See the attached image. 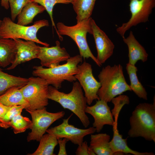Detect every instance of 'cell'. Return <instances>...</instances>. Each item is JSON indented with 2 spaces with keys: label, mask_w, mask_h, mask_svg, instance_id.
<instances>
[{
  "label": "cell",
  "mask_w": 155,
  "mask_h": 155,
  "mask_svg": "<svg viewBox=\"0 0 155 155\" xmlns=\"http://www.w3.org/2000/svg\"><path fill=\"white\" fill-rule=\"evenodd\" d=\"M98 77L101 84L97 92L100 100L108 103L124 92L131 91L125 80L123 67L120 64L103 67Z\"/></svg>",
  "instance_id": "2"
},
{
  "label": "cell",
  "mask_w": 155,
  "mask_h": 155,
  "mask_svg": "<svg viewBox=\"0 0 155 155\" xmlns=\"http://www.w3.org/2000/svg\"><path fill=\"white\" fill-rule=\"evenodd\" d=\"M152 103L138 104L130 117V128L128 132L131 137H142L155 142V98Z\"/></svg>",
  "instance_id": "1"
},
{
  "label": "cell",
  "mask_w": 155,
  "mask_h": 155,
  "mask_svg": "<svg viewBox=\"0 0 155 155\" xmlns=\"http://www.w3.org/2000/svg\"><path fill=\"white\" fill-rule=\"evenodd\" d=\"M67 62L52 68H45L42 66H34L32 75L42 78L56 88L61 87L65 80L74 82L77 80L75 75L79 71L78 65L82 62V57L80 55L70 57Z\"/></svg>",
  "instance_id": "4"
},
{
  "label": "cell",
  "mask_w": 155,
  "mask_h": 155,
  "mask_svg": "<svg viewBox=\"0 0 155 155\" xmlns=\"http://www.w3.org/2000/svg\"><path fill=\"white\" fill-rule=\"evenodd\" d=\"M90 17L77 23L75 25L69 26L62 22L57 24V34L61 40L62 35L67 36L73 40L76 44L79 51L80 55L84 59L91 58L99 67L102 65L92 53L86 39L87 33L91 34Z\"/></svg>",
  "instance_id": "5"
},
{
  "label": "cell",
  "mask_w": 155,
  "mask_h": 155,
  "mask_svg": "<svg viewBox=\"0 0 155 155\" xmlns=\"http://www.w3.org/2000/svg\"><path fill=\"white\" fill-rule=\"evenodd\" d=\"M16 47L11 39L0 38V66L5 67L11 64L16 54Z\"/></svg>",
  "instance_id": "19"
},
{
  "label": "cell",
  "mask_w": 155,
  "mask_h": 155,
  "mask_svg": "<svg viewBox=\"0 0 155 155\" xmlns=\"http://www.w3.org/2000/svg\"><path fill=\"white\" fill-rule=\"evenodd\" d=\"M22 87H12L0 95V103L8 106L25 105L29 104L24 98L21 90Z\"/></svg>",
  "instance_id": "20"
},
{
  "label": "cell",
  "mask_w": 155,
  "mask_h": 155,
  "mask_svg": "<svg viewBox=\"0 0 155 155\" xmlns=\"http://www.w3.org/2000/svg\"><path fill=\"white\" fill-rule=\"evenodd\" d=\"M131 17L129 20L117 28L123 37L126 32L133 26L147 22L155 6V0H130L129 5Z\"/></svg>",
  "instance_id": "9"
},
{
  "label": "cell",
  "mask_w": 155,
  "mask_h": 155,
  "mask_svg": "<svg viewBox=\"0 0 155 155\" xmlns=\"http://www.w3.org/2000/svg\"><path fill=\"white\" fill-rule=\"evenodd\" d=\"M31 1H33L32 0H9L11 20L13 21H14L23 8Z\"/></svg>",
  "instance_id": "29"
},
{
  "label": "cell",
  "mask_w": 155,
  "mask_h": 155,
  "mask_svg": "<svg viewBox=\"0 0 155 155\" xmlns=\"http://www.w3.org/2000/svg\"><path fill=\"white\" fill-rule=\"evenodd\" d=\"M126 69L129 77L130 81L129 86L131 91L140 98L147 100V92L139 81L137 75V67L135 65H132L128 63L126 64Z\"/></svg>",
  "instance_id": "23"
},
{
  "label": "cell",
  "mask_w": 155,
  "mask_h": 155,
  "mask_svg": "<svg viewBox=\"0 0 155 155\" xmlns=\"http://www.w3.org/2000/svg\"><path fill=\"white\" fill-rule=\"evenodd\" d=\"M49 26L48 21L45 19L37 21L33 25L26 26L15 23L10 18L5 17L0 24V38L22 39L49 47V44L40 41L37 36L39 29Z\"/></svg>",
  "instance_id": "6"
},
{
  "label": "cell",
  "mask_w": 155,
  "mask_h": 155,
  "mask_svg": "<svg viewBox=\"0 0 155 155\" xmlns=\"http://www.w3.org/2000/svg\"><path fill=\"white\" fill-rule=\"evenodd\" d=\"M28 79L27 84L21 88L23 96L29 104L25 109L32 111L44 108L49 104V85L45 80L38 77Z\"/></svg>",
  "instance_id": "7"
},
{
  "label": "cell",
  "mask_w": 155,
  "mask_h": 155,
  "mask_svg": "<svg viewBox=\"0 0 155 155\" xmlns=\"http://www.w3.org/2000/svg\"><path fill=\"white\" fill-rule=\"evenodd\" d=\"M119 115H113L115 119L113 127V136L110 142L111 148L115 155H123L124 154H131L134 155H154L150 152H140L131 149L127 145V138L123 139L118 128V120Z\"/></svg>",
  "instance_id": "16"
},
{
  "label": "cell",
  "mask_w": 155,
  "mask_h": 155,
  "mask_svg": "<svg viewBox=\"0 0 155 155\" xmlns=\"http://www.w3.org/2000/svg\"><path fill=\"white\" fill-rule=\"evenodd\" d=\"M78 67L79 71L75 76L84 91L87 104L90 105L94 100H100L97 92L101 84L94 77L90 64L84 61Z\"/></svg>",
  "instance_id": "11"
},
{
  "label": "cell",
  "mask_w": 155,
  "mask_h": 155,
  "mask_svg": "<svg viewBox=\"0 0 155 155\" xmlns=\"http://www.w3.org/2000/svg\"><path fill=\"white\" fill-rule=\"evenodd\" d=\"M85 112L94 118L93 127L98 133L101 131L104 125L113 126L114 124V120L110 108L107 102L104 100H98L93 105L87 106Z\"/></svg>",
  "instance_id": "14"
},
{
  "label": "cell",
  "mask_w": 155,
  "mask_h": 155,
  "mask_svg": "<svg viewBox=\"0 0 155 155\" xmlns=\"http://www.w3.org/2000/svg\"><path fill=\"white\" fill-rule=\"evenodd\" d=\"M25 105L11 106L0 122V127L4 129L9 127L8 124L13 117L17 115L21 114L22 110L26 109Z\"/></svg>",
  "instance_id": "28"
},
{
  "label": "cell",
  "mask_w": 155,
  "mask_h": 155,
  "mask_svg": "<svg viewBox=\"0 0 155 155\" xmlns=\"http://www.w3.org/2000/svg\"><path fill=\"white\" fill-rule=\"evenodd\" d=\"M90 146L96 155H115L110 145V136L106 133L91 134Z\"/></svg>",
  "instance_id": "18"
},
{
  "label": "cell",
  "mask_w": 155,
  "mask_h": 155,
  "mask_svg": "<svg viewBox=\"0 0 155 155\" xmlns=\"http://www.w3.org/2000/svg\"><path fill=\"white\" fill-rule=\"evenodd\" d=\"M96 0H73L71 3L77 14V23L91 17Z\"/></svg>",
  "instance_id": "22"
},
{
  "label": "cell",
  "mask_w": 155,
  "mask_h": 155,
  "mask_svg": "<svg viewBox=\"0 0 155 155\" xmlns=\"http://www.w3.org/2000/svg\"><path fill=\"white\" fill-rule=\"evenodd\" d=\"M48 98L59 104L64 108L72 112L79 118L85 127L89 126V119L85 112L87 100L78 82H73L72 89L68 93L60 92L52 86H49Z\"/></svg>",
  "instance_id": "3"
},
{
  "label": "cell",
  "mask_w": 155,
  "mask_h": 155,
  "mask_svg": "<svg viewBox=\"0 0 155 155\" xmlns=\"http://www.w3.org/2000/svg\"><path fill=\"white\" fill-rule=\"evenodd\" d=\"M122 38L123 41L128 48V63L135 65L139 60H141L143 62L147 60L148 54L144 47L135 38L131 31L127 37L124 36Z\"/></svg>",
  "instance_id": "17"
},
{
  "label": "cell",
  "mask_w": 155,
  "mask_h": 155,
  "mask_svg": "<svg viewBox=\"0 0 155 155\" xmlns=\"http://www.w3.org/2000/svg\"><path fill=\"white\" fill-rule=\"evenodd\" d=\"M9 0H1V5L5 9H7L9 7Z\"/></svg>",
  "instance_id": "33"
},
{
  "label": "cell",
  "mask_w": 155,
  "mask_h": 155,
  "mask_svg": "<svg viewBox=\"0 0 155 155\" xmlns=\"http://www.w3.org/2000/svg\"><path fill=\"white\" fill-rule=\"evenodd\" d=\"M58 144L59 145V150L58 155H67L66 149V144L68 140L65 138H59L58 139Z\"/></svg>",
  "instance_id": "31"
},
{
  "label": "cell",
  "mask_w": 155,
  "mask_h": 155,
  "mask_svg": "<svg viewBox=\"0 0 155 155\" xmlns=\"http://www.w3.org/2000/svg\"><path fill=\"white\" fill-rule=\"evenodd\" d=\"M88 152L89 155H96L93 150L89 146L88 148Z\"/></svg>",
  "instance_id": "34"
},
{
  "label": "cell",
  "mask_w": 155,
  "mask_h": 155,
  "mask_svg": "<svg viewBox=\"0 0 155 155\" xmlns=\"http://www.w3.org/2000/svg\"><path fill=\"white\" fill-rule=\"evenodd\" d=\"M88 146L86 141L83 142L81 144L78 145L75 152L77 155H89L88 150Z\"/></svg>",
  "instance_id": "30"
},
{
  "label": "cell",
  "mask_w": 155,
  "mask_h": 155,
  "mask_svg": "<svg viewBox=\"0 0 155 155\" xmlns=\"http://www.w3.org/2000/svg\"><path fill=\"white\" fill-rule=\"evenodd\" d=\"M45 10L42 5H39L34 1L28 3L18 15L17 24L26 26L32 23L34 17L38 14Z\"/></svg>",
  "instance_id": "21"
},
{
  "label": "cell",
  "mask_w": 155,
  "mask_h": 155,
  "mask_svg": "<svg viewBox=\"0 0 155 155\" xmlns=\"http://www.w3.org/2000/svg\"><path fill=\"white\" fill-rule=\"evenodd\" d=\"M1 21H2V20H0V24L1 23Z\"/></svg>",
  "instance_id": "35"
},
{
  "label": "cell",
  "mask_w": 155,
  "mask_h": 155,
  "mask_svg": "<svg viewBox=\"0 0 155 155\" xmlns=\"http://www.w3.org/2000/svg\"><path fill=\"white\" fill-rule=\"evenodd\" d=\"M55 44V46L51 47L40 46L37 58L40 60L42 66L53 67L70 57L66 49L61 47L59 41H56Z\"/></svg>",
  "instance_id": "13"
},
{
  "label": "cell",
  "mask_w": 155,
  "mask_h": 155,
  "mask_svg": "<svg viewBox=\"0 0 155 155\" xmlns=\"http://www.w3.org/2000/svg\"><path fill=\"white\" fill-rule=\"evenodd\" d=\"M90 22L91 34L94 37L97 51L96 58L102 65L113 54L115 45L92 18Z\"/></svg>",
  "instance_id": "12"
},
{
  "label": "cell",
  "mask_w": 155,
  "mask_h": 155,
  "mask_svg": "<svg viewBox=\"0 0 155 155\" xmlns=\"http://www.w3.org/2000/svg\"><path fill=\"white\" fill-rule=\"evenodd\" d=\"M28 81V78L9 75L3 72L0 68V95L12 87L24 86Z\"/></svg>",
  "instance_id": "24"
},
{
  "label": "cell",
  "mask_w": 155,
  "mask_h": 155,
  "mask_svg": "<svg viewBox=\"0 0 155 155\" xmlns=\"http://www.w3.org/2000/svg\"><path fill=\"white\" fill-rule=\"evenodd\" d=\"M36 150L30 155H54L55 146L58 144V139L54 135L47 133L44 134L39 141Z\"/></svg>",
  "instance_id": "25"
},
{
  "label": "cell",
  "mask_w": 155,
  "mask_h": 155,
  "mask_svg": "<svg viewBox=\"0 0 155 155\" xmlns=\"http://www.w3.org/2000/svg\"><path fill=\"white\" fill-rule=\"evenodd\" d=\"M71 114L67 119H63L59 125L48 129L46 132L55 136L58 139L65 138L75 145H79L83 142L85 136L92 134L96 131L93 127L86 129H82L70 124L69 120L72 115Z\"/></svg>",
  "instance_id": "10"
},
{
  "label": "cell",
  "mask_w": 155,
  "mask_h": 155,
  "mask_svg": "<svg viewBox=\"0 0 155 155\" xmlns=\"http://www.w3.org/2000/svg\"><path fill=\"white\" fill-rule=\"evenodd\" d=\"M73 0H32L38 3L43 6L45 9L50 17L53 27H54L57 32L53 18V10L54 6L57 4H68L71 3Z\"/></svg>",
  "instance_id": "27"
},
{
  "label": "cell",
  "mask_w": 155,
  "mask_h": 155,
  "mask_svg": "<svg viewBox=\"0 0 155 155\" xmlns=\"http://www.w3.org/2000/svg\"><path fill=\"white\" fill-rule=\"evenodd\" d=\"M11 107L6 106L0 103V122Z\"/></svg>",
  "instance_id": "32"
},
{
  "label": "cell",
  "mask_w": 155,
  "mask_h": 155,
  "mask_svg": "<svg viewBox=\"0 0 155 155\" xmlns=\"http://www.w3.org/2000/svg\"><path fill=\"white\" fill-rule=\"evenodd\" d=\"M8 125L9 127L13 128L14 133L16 134L24 132L27 129H31L32 122L28 117H23L20 114L13 117Z\"/></svg>",
  "instance_id": "26"
},
{
  "label": "cell",
  "mask_w": 155,
  "mask_h": 155,
  "mask_svg": "<svg viewBox=\"0 0 155 155\" xmlns=\"http://www.w3.org/2000/svg\"><path fill=\"white\" fill-rule=\"evenodd\" d=\"M26 110L30 114L32 122L31 131L27 137L28 142L32 140L39 141L50 125L63 117L65 114L63 111L55 113L49 112L46 107L32 111Z\"/></svg>",
  "instance_id": "8"
},
{
  "label": "cell",
  "mask_w": 155,
  "mask_h": 155,
  "mask_svg": "<svg viewBox=\"0 0 155 155\" xmlns=\"http://www.w3.org/2000/svg\"><path fill=\"white\" fill-rule=\"evenodd\" d=\"M16 44V53L11 65L6 69H14L18 65L37 58L40 46L32 41H24L20 39H13Z\"/></svg>",
  "instance_id": "15"
}]
</instances>
